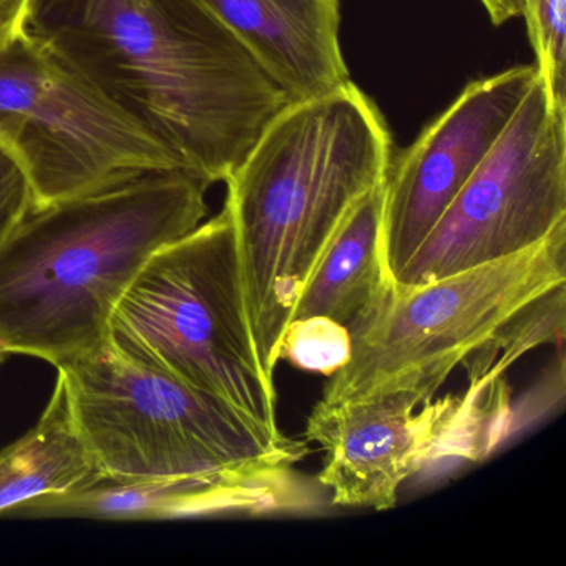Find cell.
I'll return each mask as SVG.
<instances>
[{"mask_svg": "<svg viewBox=\"0 0 566 566\" xmlns=\"http://www.w3.org/2000/svg\"><path fill=\"white\" fill-rule=\"evenodd\" d=\"M28 34L210 185L290 104L201 0H34Z\"/></svg>", "mask_w": 566, "mask_h": 566, "instance_id": "obj_1", "label": "cell"}, {"mask_svg": "<svg viewBox=\"0 0 566 566\" xmlns=\"http://www.w3.org/2000/svg\"><path fill=\"white\" fill-rule=\"evenodd\" d=\"M392 138L354 82L290 102L227 178L244 314L274 382L294 306L357 205L386 181Z\"/></svg>", "mask_w": 566, "mask_h": 566, "instance_id": "obj_2", "label": "cell"}, {"mask_svg": "<svg viewBox=\"0 0 566 566\" xmlns=\"http://www.w3.org/2000/svg\"><path fill=\"white\" fill-rule=\"evenodd\" d=\"M210 187L154 171L31 211L0 247V350L59 366L101 346L147 261L203 223Z\"/></svg>", "mask_w": 566, "mask_h": 566, "instance_id": "obj_3", "label": "cell"}, {"mask_svg": "<svg viewBox=\"0 0 566 566\" xmlns=\"http://www.w3.org/2000/svg\"><path fill=\"white\" fill-rule=\"evenodd\" d=\"M55 367L104 479L205 480L248 496L261 515L311 513L327 500L297 469L310 455L307 440L271 433L108 337Z\"/></svg>", "mask_w": 566, "mask_h": 566, "instance_id": "obj_4", "label": "cell"}, {"mask_svg": "<svg viewBox=\"0 0 566 566\" xmlns=\"http://www.w3.org/2000/svg\"><path fill=\"white\" fill-rule=\"evenodd\" d=\"M566 281V223L535 247L420 286L384 280L350 324L347 363L321 402L402 394L433 399L450 374L492 347L530 306Z\"/></svg>", "mask_w": 566, "mask_h": 566, "instance_id": "obj_5", "label": "cell"}, {"mask_svg": "<svg viewBox=\"0 0 566 566\" xmlns=\"http://www.w3.org/2000/svg\"><path fill=\"white\" fill-rule=\"evenodd\" d=\"M108 339L283 433L276 384L264 376L248 327L237 238L224 208L147 261L115 306Z\"/></svg>", "mask_w": 566, "mask_h": 566, "instance_id": "obj_6", "label": "cell"}, {"mask_svg": "<svg viewBox=\"0 0 566 566\" xmlns=\"http://www.w3.org/2000/svg\"><path fill=\"white\" fill-rule=\"evenodd\" d=\"M0 147L28 177L32 211L154 171L185 170L29 34L0 52Z\"/></svg>", "mask_w": 566, "mask_h": 566, "instance_id": "obj_7", "label": "cell"}, {"mask_svg": "<svg viewBox=\"0 0 566 566\" xmlns=\"http://www.w3.org/2000/svg\"><path fill=\"white\" fill-rule=\"evenodd\" d=\"M502 370L473 369L465 392L422 403L402 394L363 402L319 400L304 436L323 449L316 480L331 505L389 510L400 486L433 463L489 457L512 422Z\"/></svg>", "mask_w": 566, "mask_h": 566, "instance_id": "obj_8", "label": "cell"}, {"mask_svg": "<svg viewBox=\"0 0 566 566\" xmlns=\"http://www.w3.org/2000/svg\"><path fill=\"white\" fill-rule=\"evenodd\" d=\"M566 223V114L542 82L392 281L420 286L522 253Z\"/></svg>", "mask_w": 566, "mask_h": 566, "instance_id": "obj_9", "label": "cell"}, {"mask_svg": "<svg viewBox=\"0 0 566 566\" xmlns=\"http://www.w3.org/2000/svg\"><path fill=\"white\" fill-rule=\"evenodd\" d=\"M518 65L472 82L420 137L392 160L384 181L380 261L394 280L492 154L536 82Z\"/></svg>", "mask_w": 566, "mask_h": 566, "instance_id": "obj_10", "label": "cell"}, {"mask_svg": "<svg viewBox=\"0 0 566 566\" xmlns=\"http://www.w3.org/2000/svg\"><path fill=\"white\" fill-rule=\"evenodd\" d=\"M243 44L290 102L349 84L340 49L339 0H201Z\"/></svg>", "mask_w": 566, "mask_h": 566, "instance_id": "obj_11", "label": "cell"}, {"mask_svg": "<svg viewBox=\"0 0 566 566\" xmlns=\"http://www.w3.org/2000/svg\"><path fill=\"white\" fill-rule=\"evenodd\" d=\"M104 479L72 413L64 377L38 423L0 450V515L87 489Z\"/></svg>", "mask_w": 566, "mask_h": 566, "instance_id": "obj_12", "label": "cell"}, {"mask_svg": "<svg viewBox=\"0 0 566 566\" xmlns=\"http://www.w3.org/2000/svg\"><path fill=\"white\" fill-rule=\"evenodd\" d=\"M21 515L85 516L98 520H175L261 512L248 496L195 479L108 480L69 495L41 500Z\"/></svg>", "mask_w": 566, "mask_h": 566, "instance_id": "obj_13", "label": "cell"}, {"mask_svg": "<svg viewBox=\"0 0 566 566\" xmlns=\"http://www.w3.org/2000/svg\"><path fill=\"white\" fill-rule=\"evenodd\" d=\"M382 201L384 184L357 205L304 286L291 321L327 317L349 329L369 306L386 280L380 261Z\"/></svg>", "mask_w": 566, "mask_h": 566, "instance_id": "obj_14", "label": "cell"}, {"mask_svg": "<svg viewBox=\"0 0 566 566\" xmlns=\"http://www.w3.org/2000/svg\"><path fill=\"white\" fill-rule=\"evenodd\" d=\"M522 15L549 108L566 114V0H522Z\"/></svg>", "mask_w": 566, "mask_h": 566, "instance_id": "obj_15", "label": "cell"}, {"mask_svg": "<svg viewBox=\"0 0 566 566\" xmlns=\"http://www.w3.org/2000/svg\"><path fill=\"white\" fill-rule=\"evenodd\" d=\"M349 354V329L327 317L291 321L280 346V360L327 377L347 363Z\"/></svg>", "mask_w": 566, "mask_h": 566, "instance_id": "obj_16", "label": "cell"}, {"mask_svg": "<svg viewBox=\"0 0 566 566\" xmlns=\"http://www.w3.org/2000/svg\"><path fill=\"white\" fill-rule=\"evenodd\" d=\"M32 211V190L18 161L0 147V247Z\"/></svg>", "mask_w": 566, "mask_h": 566, "instance_id": "obj_17", "label": "cell"}, {"mask_svg": "<svg viewBox=\"0 0 566 566\" xmlns=\"http://www.w3.org/2000/svg\"><path fill=\"white\" fill-rule=\"evenodd\" d=\"M34 0H0V52L28 34Z\"/></svg>", "mask_w": 566, "mask_h": 566, "instance_id": "obj_18", "label": "cell"}, {"mask_svg": "<svg viewBox=\"0 0 566 566\" xmlns=\"http://www.w3.org/2000/svg\"><path fill=\"white\" fill-rule=\"evenodd\" d=\"M493 25H502L522 15V0H480Z\"/></svg>", "mask_w": 566, "mask_h": 566, "instance_id": "obj_19", "label": "cell"}, {"mask_svg": "<svg viewBox=\"0 0 566 566\" xmlns=\"http://www.w3.org/2000/svg\"><path fill=\"white\" fill-rule=\"evenodd\" d=\"M4 356H6V354L2 353V350H0V363H2V360H4Z\"/></svg>", "mask_w": 566, "mask_h": 566, "instance_id": "obj_20", "label": "cell"}, {"mask_svg": "<svg viewBox=\"0 0 566 566\" xmlns=\"http://www.w3.org/2000/svg\"><path fill=\"white\" fill-rule=\"evenodd\" d=\"M480 354H485V353H480ZM482 357H486V356H482ZM489 359H495V356H492V354H489Z\"/></svg>", "mask_w": 566, "mask_h": 566, "instance_id": "obj_21", "label": "cell"}]
</instances>
